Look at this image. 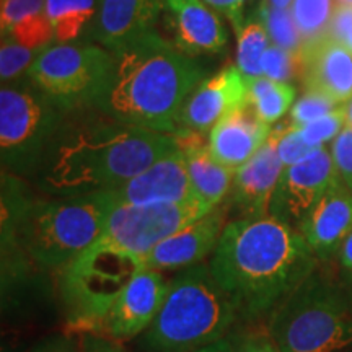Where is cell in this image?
Here are the masks:
<instances>
[{
  "label": "cell",
  "mask_w": 352,
  "mask_h": 352,
  "mask_svg": "<svg viewBox=\"0 0 352 352\" xmlns=\"http://www.w3.org/2000/svg\"><path fill=\"white\" fill-rule=\"evenodd\" d=\"M209 212L201 201L111 206L98 240L145 258L158 243Z\"/></svg>",
  "instance_id": "10"
},
{
  "label": "cell",
  "mask_w": 352,
  "mask_h": 352,
  "mask_svg": "<svg viewBox=\"0 0 352 352\" xmlns=\"http://www.w3.org/2000/svg\"><path fill=\"white\" fill-rule=\"evenodd\" d=\"M336 6H352V0H334Z\"/></svg>",
  "instance_id": "45"
},
{
  "label": "cell",
  "mask_w": 352,
  "mask_h": 352,
  "mask_svg": "<svg viewBox=\"0 0 352 352\" xmlns=\"http://www.w3.org/2000/svg\"><path fill=\"white\" fill-rule=\"evenodd\" d=\"M340 263L341 267L347 274L352 277V232L347 235V239L342 243L340 250Z\"/></svg>",
  "instance_id": "40"
},
{
  "label": "cell",
  "mask_w": 352,
  "mask_h": 352,
  "mask_svg": "<svg viewBox=\"0 0 352 352\" xmlns=\"http://www.w3.org/2000/svg\"><path fill=\"white\" fill-rule=\"evenodd\" d=\"M346 124V111L344 107L336 108L334 111L328 113L327 116L320 118L314 122L300 127L302 138L310 147H323L329 140H334L338 134L344 129Z\"/></svg>",
  "instance_id": "31"
},
{
  "label": "cell",
  "mask_w": 352,
  "mask_h": 352,
  "mask_svg": "<svg viewBox=\"0 0 352 352\" xmlns=\"http://www.w3.org/2000/svg\"><path fill=\"white\" fill-rule=\"evenodd\" d=\"M38 51L28 50L23 44L16 41L12 34H2V46H0V77L2 82H10L32 67Z\"/></svg>",
  "instance_id": "29"
},
{
  "label": "cell",
  "mask_w": 352,
  "mask_h": 352,
  "mask_svg": "<svg viewBox=\"0 0 352 352\" xmlns=\"http://www.w3.org/2000/svg\"><path fill=\"white\" fill-rule=\"evenodd\" d=\"M160 271L144 267L129 280L94 333L114 341L139 338L152 324L168 292Z\"/></svg>",
  "instance_id": "12"
},
{
  "label": "cell",
  "mask_w": 352,
  "mask_h": 352,
  "mask_svg": "<svg viewBox=\"0 0 352 352\" xmlns=\"http://www.w3.org/2000/svg\"><path fill=\"white\" fill-rule=\"evenodd\" d=\"M173 43L188 56L217 54L227 44L220 16L201 0H165Z\"/></svg>",
  "instance_id": "20"
},
{
  "label": "cell",
  "mask_w": 352,
  "mask_h": 352,
  "mask_svg": "<svg viewBox=\"0 0 352 352\" xmlns=\"http://www.w3.org/2000/svg\"><path fill=\"white\" fill-rule=\"evenodd\" d=\"M228 336L235 352H283L267 328H246Z\"/></svg>",
  "instance_id": "34"
},
{
  "label": "cell",
  "mask_w": 352,
  "mask_h": 352,
  "mask_svg": "<svg viewBox=\"0 0 352 352\" xmlns=\"http://www.w3.org/2000/svg\"><path fill=\"white\" fill-rule=\"evenodd\" d=\"M271 132L276 135L277 153H279L280 162L284 164V168L303 160L308 153L314 151V147H310L303 140L300 127L294 126L290 120L284 124L276 126L274 129H271Z\"/></svg>",
  "instance_id": "30"
},
{
  "label": "cell",
  "mask_w": 352,
  "mask_h": 352,
  "mask_svg": "<svg viewBox=\"0 0 352 352\" xmlns=\"http://www.w3.org/2000/svg\"><path fill=\"white\" fill-rule=\"evenodd\" d=\"M258 15L259 20L266 26L267 34H270L274 46H279L290 52H298L302 46V36L298 33L292 13L287 8H276L267 0H264L259 7Z\"/></svg>",
  "instance_id": "27"
},
{
  "label": "cell",
  "mask_w": 352,
  "mask_h": 352,
  "mask_svg": "<svg viewBox=\"0 0 352 352\" xmlns=\"http://www.w3.org/2000/svg\"><path fill=\"white\" fill-rule=\"evenodd\" d=\"M344 46L347 47V50H349L351 52H352V28H351V32L347 33V36H346V39H344Z\"/></svg>",
  "instance_id": "44"
},
{
  "label": "cell",
  "mask_w": 352,
  "mask_h": 352,
  "mask_svg": "<svg viewBox=\"0 0 352 352\" xmlns=\"http://www.w3.org/2000/svg\"><path fill=\"white\" fill-rule=\"evenodd\" d=\"M283 352H340L352 347V285L315 267L267 316Z\"/></svg>",
  "instance_id": "6"
},
{
  "label": "cell",
  "mask_w": 352,
  "mask_h": 352,
  "mask_svg": "<svg viewBox=\"0 0 352 352\" xmlns=\"http://www.w3.org/2000/svg\"><path fill=\"white\" fill-rule=\"evenodd\" d=\"M270 135V124L258 116L252 103L245 101L243 107L212 127L209 151L215 160L236 171L266 144Z\"/></svg>",
  "instance_id": "21"
},
{
  "label": "cell",
  "mask_w": 352,
  "mask_h": 352,
  "mask_svg": "<svg viewBox=\"0 0 352 352\" xmlns=\"http://www.w3.org/2000/svg\"><path fill=\"white\" fill-rule=\"evenodd\" d=\"M240 320L209 264L178 271L152 324L139 336L142 352H195L227 338Z\"/></svg>",
  "instance_id": "5"
},
{
  "label": "cell",
  "mask_w": 352,
  "mask_h": 352,
  "mask_svg": "<svg viewBox=\"0 0 352 352\" xmlns=\"http://www.w3.org/2000/svg\"><path fill=\"white\" fill-rule=\"evenodd\" d=\"M195 352H235V347H233V342L230 340V336L222 338V340L212 342V344L201 347Z\"/></svg>",
  "instance_id": "41"
},
{
  "label": "cell",
  "mask_w": 352,
  "mask_h": 352,
  "mask_svg": "<svg viewBox=\"0 0 352 352\" xmlns=\"http://www.w3.org/2000/svg\"><path fill=\"white\" fill-rule=\"evenodd\" d=\"M113 54L100 44H59L39 52L28 69V78L67 111L94 103Z\"/></svg>",
  "instance_id": "9"
},
{
  "label": "cell",
  "mask_w": 352,
  "mask_h": 352,
  "mask_svg": "<svg viewBox=\"0 0 352 352\" xmlns=\"http://www.w3.org/2000/svg\"><path fill=\"white\" fill-rule=\"evenodd\" d=\"M336 108H340V104L334 103L331 98H328V96L315 94V91H307V94L294 104L289 120L292 121L294 126L302 127L308 124V122H314L316 120H320V118L327 116L328 113L334 111Z\"/></svg>",
  "instance_id": "33"
},
{
  "label": "cell",
  "mask_w": 352,
  "mask_h": 352,
  "mask_svg": "<svg viewBox=\"0 0 352 352\" xmlns=\"http://www.w3.org/2000/svg\"><path fill=\"white\" fill-rule=\"evenodd\" d=\"M331 157L341 183L352 191V127L346 124L333 140Z\"/></svg>",
  "instance_id": "35"
},
{
  "label": "cell",
  "mask_w": 352,
  "mask_h": 352,
  "mask_svg": "<svg viewBox=\"0 0 352 352\" xmlns=\"http://www.w3.org/2000/svg\"><path fill=\"white\" fill-rule=\"evenodd\" d=\"M263 74L272 80L289 83V80L298 76L297 52L285 51L279 46H270L263 56Z\"/></svg>",
  "instance_id": "32"
},
{
  "label": "cell",
  "mask_w": 352,
  "mask_h": 352,
  "mask_svg": "<svg viewBox=\"0 0 352 352\" xmlns=\"http://www.w3.org/2000/svg\"><path fill=\"white\" fill-rule=\"evenodd\" d=\"M80 352H127L120 341L109 340L96 333H83Z\"/></svg>",
  "instance_id": "38"
},
{
  "label": "cell",
  "mask_w": 352,
  "mask_h": 352,
  "mask_svg": "<svg viewBox=\"0 0 352 352\" xmlns=\"http://www.w3.org/2000/svg\"><path fill=\"white\" fill-rule=\"evenodd\" d=\"M298 56V77L307 91H315L334 103L352 98V52L329 36L302 43Z\"/></svg>",
  "instance_id": "14"
},
{
  "label": "cell",
  "mask_w": 352,
  "mask_h": 352,
  "mask_svg": "<svg viewBox=\"0 0 352 352\" xmlns=\"http://www.w3.org/2000/svg\"><path fill=\"white\" fill-rule=\"evenodd\" d=\"M30 352H80V342L76 344V341H72L70 338H47Z\"/></svg>",
  "instance_id": "39"
},
{
  "label": "cell",
  "mask_w": 352,
  "mask_h": 352,
  "mask_svg": "<svg viewBox=\"0 0 352 352\" xmlns=\"http://www.w3.org/2000/svg\"><path fill=\"white\" fill-rule=\"evenodd\" d=\"M246 83H248L246 101L252 103L258 116L267 124L279 121L296 98V88L290 83L264 77L246 78Z\"/></svg>",
  "instance_id": "24"
},
{
  "label": "cell",
  "mask_w": 352,
  "mask_h": 352,
  "mask_svg": "<svg viewBox=\"0 0 352 352\" xmlns=\"http://www.w3.org/2000/svg\"><path fill=\"white\" fill-rule=\"evenodd\" d=\"M316 266L302 233L271 214L227 222L209 261L245 321L270 316Z\"/></svg>",
  "instance_id": "1"
},
{
  "label": "cell",
  "mask_w": 352,
  "mask_h": 352,
  "mask_svg": "<svg viewBox=\"0 0 352 352\" xmlns=\"http://www.w3.org/2000/svg\"><path fill=\"white\" fill-rule=\"evenodd\" d=\"M202 2H208V3H210V2H212V0H202Z\"/></svg>",
  "instance_id": "46"
},
{
  "label": "cell",
  "mask_w": 352,
  "mask_h": 352,
  "mask_svg": "<svg viewBox=\"0 0 352 352\" xmlns=\"http://www.w3.org/2000/svg\"><path fill=\"white\" fill-rule=\"evenodd\" d=\"M164 7L165 0H101L88 39L111 52L120 50L157 32L155 25Z\"/></svg>",
  "instance_id": "17"
},
{
  "label": "cell",
  "mask_w": 352,
  "mask_h": 352,
  "mask_svg": "<svg viewBox=\"0 0 352 352\" xmlns=\"http://www.w3.org/2000/svg\"><path fill=\"white\" fill-rule=\"evenodd\" d=\"M176 148L173 134L111 118L60 127L36 171L39 186L56 197L113 189Z\"/></svg>",
  "instance_id": "2"
},
{
  "label": "cell",
  "mask_w": 352,
  "mask_h": 352,
  "mask_svg": "<svg viewBox=\"0 0 352 352\" xmlns=\"http://www.w3.org/2000/svg\"><path fill=\"white\" fill-rule=\"evenodd\" d=\"M100 6L101 0H46L44 10L54 26L57 41L67 44L90 32Z\"/></svg>",
  "instance_id": "23"
},
{
  "label": "cell",
  "mask_w": 352,
  "mask_h": 352,
  "mask_svg": "<svg viewBox=\"0 0 352 352\" xmlns=\"http://www.w3.org/2000/svg\"><path fill=\"white\" fill-rule=\"evenodd\" d=\"M297 230L307 240L318 261H329L352 232V191L342 183L329 189Z\"/></svg>",
  "instance_id": "19"
},
{
  "label": "cell",
  "mask_w": 352,
  "mask_h": 352,
  "mask_svg": "<svg viewBox=\"0 0 352 352\" xmlns=\"http://www.w3.org/2000/svg\"><path fill=\"white\" fill-rule=\"evenodd\" d=\"M333 12V0H292L290 13L296 20L302 43L327 36Z\"/></svg>",
  "instance_id": "26"
},
{
  "label": "cell",
  "mask_w": 352,
  "mask_h": 352,
  "mask_svg": "<svg viewBox=\"0 0 352 352\" xmlns=\"http://www.w3.org/2000/svg\"><path fill=\"white\" fill-rule=\"evenodd\" d=\"M228 206H219L191 226L158 243L144 258L145 267L155 271H182L204 261L217 248L227 226Z\"/></svg>",
  "instance_id": "15"
},
{
  "label": "cell",
  "mask_w": 352,
  "mask_h": 352,
  "mask_svg": "<svg viewBox=\"0 0 352 352\" xmlns=\"http://www.w3.org/2000/svg\"><path fill=\"white\" fill-rule=\"evenodd\" d=\"M283 171L276 135L271 132L266 144L235 171L228 208H235L241 217L270 214L272 195Z\"/></svg>",
  "instance_id": "18"
},
{
  "label": "cell",
  "mask_w": 352,
  "mask_h": 352,
  "mask_svg": "<svg viewBox=\"0 0 352 352\" xmlns=\"http://www.w3.org/2000/svg\"><path fill=\"white\" fill-rule=\"evenodd\" d=\"M352 28V6H336L329 20L327 36L334 41L344 43L347 33Z\"/></svg>",
  "instance_id": "37"
},
{
  "label": "cell",
  "mask_w": 352,
  "mask_h": 352,
  "mask_svg": "<svg viewBox=\"0 0 352 352\" xmlns=\"http://www.w3.org/2000/svg\"><path fill=\"white\" fill-rule=\"evenodd\" d=\"M270 47V34L256 16L246 20L239 32L236 64L245 78H256L263 74V56Z\"/></svg>",
  "instance_id": "25"
},
{
  "label": "cell",
  "mask_w": 352,
  "mask_h": 352,
  "mask_svg": "<svg viewBox=\"0 0 352 352\" xmlns=\"http://www.w3.org/2000/svg\"><path fill=\"white\" fill-rule=\"evenodd\" d=\"M69 113L63 104L26 80L0 91V153L7 173L38 171L47 147Z\"/></svg>",
  "instance_id": "8"
},
{
  "label": "cell",
  "mask_w": 352,
  "mask_h": 352,
  "mask_svg": "<svg viewBox=\"0 0 352 352\" xmlns=\"http://www.w3.org/2000/svg\"><path fill=\"white\" fill-rule=\"evenodd\" d=\"M344 111H346V124L352 127V98L344 104Z\"/></svg>",
  "instance_id": "42"
},
{
  "label": "cell",
  "mask_w": 352,
  "mask_h": 352,
  "mask_svg": "<svg viewBox=\"0 0 352 352\" xmlns=\"http://www.w3.org/2000/svg\"><path fill=\"white\" fill-rule=\"evenodd\" d=\"M145 263L142 256L96 241L60 270L59 289L74 329L94 333Z\"/></svg>",
  "instance_id": "7"
},
{
  "label": "cell",
  "mask_w": 352,
  "mask_h": 352,
  "mask_svg": "<svg viewBox=\"0 0 352 352\" xmlns=\"http://www.w3.org/2000/svg\"><path fill=\"white\" fill-rule=\"evenodd\" d=\"M101 192L108 197L111 206L176 204L199 201L189 179L186 158L179 148L160 158L121 186L104 189Z\"/></svg>",
  "instance_id": "13"
},
{
  "label": "cell",
  "mask_w": 352,
  "mask_h": 352,
  "mask_svg": "<svg viewBox=\"0 0 352 352\" xmlns=\"http://www.w3.org/2000/svg\"><path fill=\"white\" fill-rule=\"evenodd\" d=\"M44 8H46V0H2V12H0L2 33H10L20 20L33 13L44 12Z\"/></svg>",
  "instance_id": "36"
},
{
  "label": "cell",
  "mask_w": 352,
  "mask_h": 352,
  "mask_svg": "<svg viewBox=\"0 0 352 352\" xmlns=\"http://www.w3.org/2000/svg\"><path fill=\"white\" fill-rule=\"evenodd\" d=\"M175 139L186 158L188 175L197 199L210 210L222 206L227 195H230L235 170L215 160L209 151V139H206V134L182 129L176 132Z\"/></svg>",
  "instance_id": "22"
},
{
  "label": "cell",
  "mask_w": 352,
  "mask_h": 352,
  "mask_svg": "<svg viewBox=\"0 0 352 352\" xmlns=\"http://www.w3.org/2000/svg\"><path fill=\"white\" fill-rule=\"evenodd\" d=\"M111 54L95 107L124 124L173 135L182 131L183 104L202 82L204 69L157 32Z\"/></svg>",
  "instance_id": "3"
},
{
  "label": "cell",
  "mask_w": 352,
  "mask_h": 352,
  "mask_svg": "<svg viewBox=\"0 0 352 352\" xmlns=\"http://www.w3.org/2000/svg\"><path fill=\"white\" fill-rule=\"evenodd\" d=\"M8 34H12L25 47L38 52L46 50L52 38H56L54 26H52L50 16L46 15V10L25 16L23 20H20L13 26Z\"/></svg>",
  "instance_id": "28"
},
{
  "label": "cell",
  "mask_w": 352,
  "mask_h": 352,
  "mask_svg": "<svg viewBox=\"0 0 352 352\" xmlns=\"http://www.w3.org/2000/svg\"><path fill=\"white\" fill-rule=\"evenodd\" d=\"M267 2L276 8H287L289 6H292V0H267Z\"/></svg>",
  "instance_id": "43"
},
{
  "label": "cell",
  "mask_w": 352,
  "mask_h": 352,
  "mask_svg": "<svg viewBox=\"0 0 352 352\" xmlns=\"http://www.w3.org/2000/svg\"><path fill=\"white\" fill-rule=\"evenodd\" d=\"M246 94L248 83L239 67H227L206 78L184 101L179 114L182 129L208 134L220 120L243 107Z\"/></svg>",
  "instance_id": "16"
},
{
  "label": "cell",
  "mask_w": 352,
  "mask_h": 352,
  "mask_svg": "<svg viewBox=\"0 0 352 352\" xmlns=\"http://www.w3.org/2000/svg\"><path fill=\"white\" fill-rule=\"evenodd\" d=\"M2 243L44 271H60L96 243L111 202L101 191L30 201L2 173Z\"/></svg>",
  "instance_id": "4"
},
{
  "label": "cell",
  "mask_w": 352,
  "mask_h": 352,
  "mask_svg": "<svg viewBox=\"0 0 352 352\" xmlns=\"http://www.w3.org/2000/svg\"><path fill=\"white\" fill-rule=\"evenodd\" d=\"M341 183L331 152L316 147L303 160L284 168L272 195L270 214L292 227H298L307 214L329 189Z\"/></svg>",
  "instance_id": "11"
}]
</instances>
